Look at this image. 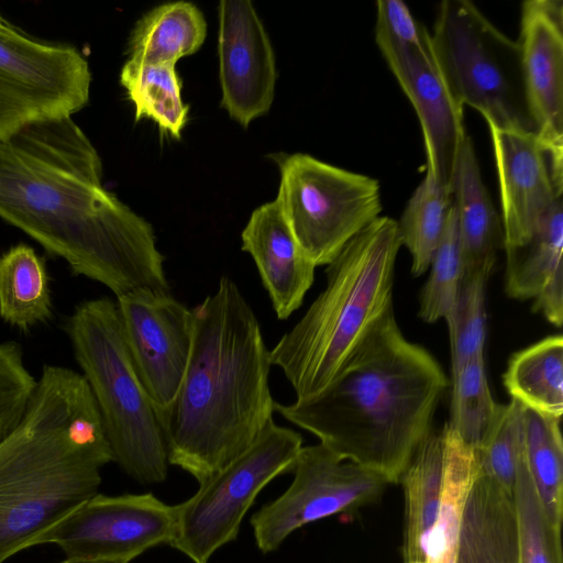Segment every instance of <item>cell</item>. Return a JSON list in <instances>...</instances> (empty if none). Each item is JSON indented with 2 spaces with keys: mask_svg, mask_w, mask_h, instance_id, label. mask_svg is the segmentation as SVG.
I'll return each mask as SVG.
<instances>
[{
  "mask_svg": "<svg viewBox=\"0 0 563 563\" xmlns=\"http://www.w3.org/2000/svg\"><path fill=\"white\" fill-rule=\"evenodd\" d=\"M494 148L504 250L523 243L563 194V155L536 133L487 123Z\"/></svg>",
  "mask_w": 563,
  "mask_h": 563,
  "instance_id": "14",
  "label": "cell"
},
{
  "mask_svg": "<svg viewBox=\"0 0 563 563\" xmlns=\"http://www.w3.org/2000/svg\"><path fill=\"white\" fill-rule=\"evenodd\" d=\"M446 387L441 365L404 336L390 308L327 387L275 411L340 459L399 484Z\"/></svg>",
  "mask_w": 563,
  "mask_h": 563,
  "instance_id": "2",
  "label": "cell"
},
{
  "mask_svg": "<svg viewBox=\"0 0 563 563\" xmlns=\"http://www.w3.org/2000/svg\"><path fill=\"white\" fill-rule=\"evenodd\" d=\"M429 268H431L430 275L419 296L418 314L424 322L434 323L448 316L463 282V265L453 203Z\"/></svg>",
  "mask_w": 563,
  "mask_h": 563,
  "instance_id": "32",
  "label": "cell"
},
{
  "mask_svg": "<svg viewBox=\"0 0 563 563\" xmlns=\"http://www.w3.org/2000/svg\"><path fill=\"white\" fill-rule=\"evenodd\" d=\"M486 282L482 276L463 279L454 306L444 318L450 335L452 373L484 355Z\"/></svg>",
  "mask_w": 563,
  "mask_h": 563,
  "instance_id": "33",
  "label": "cell"
},
{
  "mask_svg": "<svg viewBox=\"0 0 563 563\" xmlns=\"http://www.w3.org/2000/svg\"><path fill=\"white\" fill-rule=\"evenodd\" d=\"M430 35L439 70L457 102L497 128L536 133L517 41L470 0L442 1Z\"/></svg>",
  "mask_w": 563,
  "mask_h": 563,
  "instance_id": "7",
  "label": "cell"
},
{
  "mask_svg": "<svg viewBox=\"0 0 563 563\" xmlns=\"http://www.w3.org/2000/svg\"><path fill=\"white\" fill-rule=\"evenodd\" d=\"M58 563H126V562H124V561H76V560L65 559Z\"/></svg>",
  "mask_w": 563,
  "mask_h": 563,
  "instance_id": "37",
  "label": "cell"
},
{
  "mask_svg": "<svg viewBox=\"0 0 563 563\" xmlns=\"http://www.w3.org/2000/svg\"><path fill=\"white\" fill-rule=\"evenodd\" d=\"M207 35L202 12L191 2L158 5L142 16L129 41V59L150 65H175L197 52Z\"/></svg>",
  "mask_w": 563,
  "mask_h": 563,
  "instance_id": "22",
  "label": "cell"
},
{
  "mask_svg": "<svg viewBox=\"0 0 563 563\" xmlns=\"http://www.w3.org/2000/svg\"><path fill=\"white\" fill-rule=\"evenodd\" d=\"M0 218L115 297L169 291L152 225L103 187L100 156L71 117L0 141Z\"/></svg>",
  "mask_w": 563,
  "mask_h": 563,
  "instance_id": "1",
  "label": "cell"
},
{
  "mask_svg": "<svg viewBox=\"0 0 563 563\" xmlns=\"http://www.w3.org/2000/svg\"><path fill=\"white\" fill-rule=\"evenodd\" d=\"M275 199L295 238L316 266L329 265L382 212L379 181L308 154H278Z\"/></svg>",
  "mask_w": 563,
  "mask_h": 563,
  "instance_id": "8",
  "label": "cell"
},
{
  "mask_svg": "<svg viewBox=\"0 0 563 563\" xmlns=\"http://www.w3.org/2000/svg\"><path fill=\"white\" fill-rule=\"evenodd\" d=\"M90 84L88 62L75 46L37 41L0 12V141L71 117L88 102Z\"/></svg>",
  "mask_w": 563,
  "mask_h": 563,
  "instance_id": "10",
  "label": "cell"
},
{
  "mask_svg": "<svg viewBox=\"0 0 563 563\" xmlns=\"http://www.w3.org/2000/svg\"><path fill=\"white\" fill-rule=\"evenodd\" d=\"M445 466L443 427L431 431L406 467L399 484L405 495L404 563H428L438 522Z\"/></svg>",
  "mask_w": 563,
  "mask_h": 563,
  "instance_id": "21",
  "label": "cell"
},
{
  "mask_svg": "<svg viewBox=\"0 0 563 563\" xmlns=\"http://www.w3.org/2000/svg\"><path fill=\"white\" fill-rule=\"evenodd\" d=\"M523 406L515 399L500 405L497 419L476 453L478 471L512 495L525 459Z\"/></svg>",
  "mask_w": 563,
  "mask_h": 563,
  "instance_id": "31",
  "label": "cell"
},
{
  "mask_svg": "<svg viewBox=\"0 0 563 563\" xmlns=\"http://www.w3.org/2000/svg\"><path fill=\"white\" fill-rule=\"evenodd\" d=\"M511 399L537 412L562 418L563 336L554 334L515 353L503 375Z\"/></svg>",
  "mask_w": 563,
  "mask_h": 563,
  "instance_id": "25",
  "label": "cell"
},
{
  "mask_svg": "<svg viewBox=\"0 0 563 563\" xmlns=\"http://www.w3.org/2000/svg\"><path fill=\"white\" fill-rule=\"evenodd\" d=\"M135 372L159 416L184 379L194 341V313L169 291L139 289L117 297Z\"/></svg>",
  "mask_w": 563,
  "mask_h": 563,
  "instance_id": "13",
  "label": "cell"
},
{
  "mask_svg": "<svg viewBox=\"0 0 563 563\" xmlns=\"http://www.w3.org/2000/svg\"><path fill=\"white\" fill-rule=\"evenodd\" d=\"M489 390L484 355L452 373L450 420L446 422L462 442L477 452L487 439L499 412Z\"/></svg>",
  "mask_w": 563,
  "mask_h": 563,
  "instance_id": "29",
  "label": "cell"
},
{
  "mask_svg": "<svg viewBox=\"0 0 563 563\" xmlns=\"http://www.w3.org/2000/svg\"><path fill=\"white\" fill-rule=\"evenodd\" d=\"M512 497L520 563H562L561 531L550 523L544 514L527 467L526 455L518 471Z\"/></svg>",
  "mask_w": 563,
  "mask_h": 563,
  "instance_id": "30",
  "label": "cell"
},
{
  "mask_svg": "<svg viewBox=\"0 0 563 563\" xmlns=\"http://www.w3.org/2000/svg\"><path fill=\"white\" fill-rule=\"evenodd\" d=\"M408 563H424V562H408Z\"/></svg>",
  "mask_w": 563,
  "mask_h": 563,
  "instance_id": "38",
  "label": "cell"
},
{
  "mask_svg": "<svg viewBox=\"0 0 563 563\" xmlns=\"http://www.w3.org/2000/svg\"><path fill=\"white\" fill-rule=\"evenodd\" d=\"M400 247L397 221L379 216L327 265L324 289L271 350L297 399L327 387L393 308Z\"/></svg>",
  "mask_w": 563,
  "mask_h": 563,
  "instance_id": "5",
  "label": "cell"
},
{
  "mask_svg": "<svg viewBox=\"0 0 563 563\" xmlns=\"http://www.w3.org/2000/svg\"><path fill=\"white\" fill-rule=\"evenodd\" d=\"M192 313L187 369L158 419L168 463L201 484L253 444L273 420L275 401L271 351L236 284L222 276Z\"/></svg>",
  "mask_w": 563,
  "mask_h": 563,
  "instance_id": "3",
  "label": "cell"
},
{
  "mask_svg": "<svg viewBox=\"0 0 563 563\" xmlns=\"http://www.w3.org/2000/svg\"><path fill=\"white\" fill-rule=\"evenodd\" d=\"M517 43L536 134L563 155V1H525Z\"/></svg>",
  "mask_w": 563,
  "mask_h": 563,
  "instance_id": "16",
  "label": "cell"
},
{
  "mask_svg": "<svg viewBox=\"0 0 563 563\" xmlns=\"http://www.w3.org/2000/svg\"><path fill=\"white\" fill-rule=\"evenodd\" d=\"M218 14L221 104L246 128L272 106L277 78L274 51L252 2L222 0Z\"/></svg>",
  "mask_w": 563,
  "mask_h": 563,
  "instance_id": "15",
  "label": "cell"
},
{
  "mask_svg": "<svg viewBox=\"0 0 563 563\" xmlns=\"http://www.w3.org/2000/svg\"><path fill=\"white\" fill-rule=\"evenodd\" d=\"M453 203L452 194L424 176L397 221L401 245L411 255V274L422 275L430 267Z\"/></svg>",
  "mask_w": 563,
  "mask_h": 563,
  "instance_id": "28",
  "label": "cell"
},
{
  "mask_svg": "<svg viewBox=\"0 0 563 563\" xmlns=\"http://www.w3.org/2000/svg\"><path fill=\"white\" fill-rule=\"evenodd\" d=\"M463 279H488L504 247L501 220L482 179L473 142H464L452 184Z\"/></svg>",
  "mask_w": 563,
  "mask_h": 563,
  "instance_id": "20",
  "label": "cell"
},
{
  "mask_svg": "<svg viewBox=\"0 0 563 563\" xmlns=\"http://www.w3.org/2000/svg\"><path fill=\"white\" fill-rule=\"evenodd\" d=\"M301 448L298 432L269 421L247 450L173 506L168 545L194 563H208L219 548L235 540L256 496L274 477L291 471Z\"/></svg>",
  "mask_w": 563,
  "mask_h": 563,
  "instance_id": "9",
  "label": "cell"
},
{
  "mask_svg": "<svg viewBox=\"0 0 563 563\" xmlns=\"http://www.w3.org/2000/svg\"><path fill=\"white\" fill-rule=\"evenodd\" d=\"M37 380L23 363L18 342L0 343V444L23 420Z\"/></svg>",
  "mask_w": 563,
  "mask_h": 563,
  "instance_id": "34",
  "label": "cell"
},
{
  "mask_svg": "<svg viewBox=\"0 0 563 563\" xmlns=\"http://www.w3.org/2000/svg\"><path fill=\"white\" fill-rule=\"evenodd\" d=\"M120 84L135 109V120L152 119L162 131L179 139L187 123L188 107L181 98V81L175 65H150L129 59Z\"/></svg>",
  "mask_w": 563,
  "mask_h": 563,
  "instance_id": "27",
  "label": "cell"
},
{
  "mask_svg": "<svg viewBox=\"0 0 563 563\" xmlns=\"http://www.w3.org/2000/svg\"><path fill=\"white\" fill-rule=\"evenodd\" d=\"M527 467L544 514L559 531L563 515V440L561 419L523 407Z\"/></svg>",
  "mask_w": 563,
  "mask_h": 563,
  "instance_id": "26",
  "label": "cell"
},
{
  "mask_svg": "<svg viewBox=\"0 0 563 563\" xmlns=\"http://www.w3.org/2000/svg\"><path fill=\"white\" fill-rule=\"evenodd\" d=\"M453 563H520L514 497L478 467L460 515Z\"/></svg>",
  "mask_w": 563,
  "mask_h": 563,
  "instance_id": "19",
  "label": "cell"
},
{
  "mask_svg": "<svg viewBox=\"0 0 563 563\" xmlns=\"http://www.w3.org/2000/svg\"><path fill=\"white\" fill-rule=\"evenodd\" d=\"M174 508L152 494H96L33 540L31 547L52 543L76 561H124L168 544Z\"/></svg>",
  "mask_w": 563,
  "mask_h": 563,
  "instance_id": "12",
  "label": "cell"
},
{
  "mask_svg": "<svg viewBox=\"0 0 563 563\" xmlns=\"http://www.w3.org/2000/svg\"><path fill=\"white\" fill-rule=\"evenodd\" d=\"M112 461L84 375L44 365L23 420L0 444V563L96 495Z\"/></svg>",
  "mask_w": 563,
  "mask_h": 563,
  "instance_id": "4",
  "label": "cell"
},
{
  "mask_svg": "<svg viewBox=\"0 0 563 563\" xmlns=\"http://www.w3.org/2000/svg\"><path fill=\"white\" fill-rule=\"evenodd\" d=\"M290 472L294 479L286 492L251 518L263 553L275 551L307 523L376 500L387 485L380 476L340 459L321 443L302 446Z\"/></svg>",
  "mask_w": 563,
  "mask_h": 563,
  "instance_id": "11",
  "label": "cell"
},
{
  "mask_svg": "<svg viewBox=\"0 0 563 563\" xmlns=\"http://www.w3.org/2000/svg\"><path fill=\"white\" fill-rule=\"evenodd\" d=\"M563 200L542 218L523 243L505 249V291L514 299H534L551 283L563 279Z\"/></svg>",
  "mask_w": 563,
  "mask_h": 563,
  "instance_id": "24",
  "label": "cell"
},
{
  "mask_svg": "<svg viewBox=\"0 0 563 563\" xmlns=\"http://www.w3.org/2000/svg\"><path fill=\"white\" fill-rule=\"evenodd\" d=\"M385 60L419 119L427 157L426 176L452 194L459 156L468 136L464 107L448 88L432 45L428 49L397 54Z\"/></svg>",
  "mask_w": 563,
  "mask_h": 563,
  "instance_id": "17",
  "label": "cell"
},
{
  "mask_svg": "<svg viewBox=\"0 0 563 563\" xmlns=\"http://www.w3.org/2000/svg\"><path fill=\"white\" fill-rule=\"evenodd\" d=\"M241 239L277 318L288 319L302 305L317 266L299 245L276 200L252 212Z\"/></svg>",
  "mask_w": 563,
  "mask_h": 563,
  "instance_id": "18",
  "label": "cell"
},
{
  "mask_svg": "<svg viewBox=\"0 0 563 563\" xmlns=\"http://www.w3.org/2000/svg\"><path fill=\"white\" fill-rule=\"evenodd\" d=\"M65 331L99 409L113 461L142 484L163 482L169 464L163 429L131 361L117 302L102 297L79 303Z\"/></svg>",
  "mask_w": 563,
  "mask_h": 563,
  "instance_id": "6",
  "label": "cell"
},
{
  "mask_svg": "<svg viewBox=\"0 0 563 563\" xmlns=\"http://www.w3.org/2000/svg\"><path fill=\"white\" fill-rule=\"evenodd\" d=\"M454 548H450L438 555L432 563H453Z\"/></svg>",
  "mask_w": 563,
  "mask_h": 563,
  "instance_id": "36",
  "label": "cell"
},
{
  "mask_svg": "<svg viewBox=\"0 0 563 563\" xmlns=\"http://www.w3.org/2000/svg\"><path fill=\"white\" fill-rule=\"evenodd\" d=\"M45 258L19 243L0 256V318L24 332L53 317Z\"/></svg>",
  "mask_w": 563,
  "mask_h": 563,
  "instance_id": "23",
  "label": "cell"
},
{
  "mask_svg": "<svg viewBox=\"0 0 563 563\" xmlns=\"http://www.w3.org/2000/svg\"><path fill=\"white\" fill-rule=\"evenodd\" d=\"M375 41L384 58L431 46L430 32L401 0L376 2Z\"/></svg>",
  "mask_w": 563,
  "mask_h": 563,
  "instance_id": "35",
  "label": "cell"
}]
</instances>
